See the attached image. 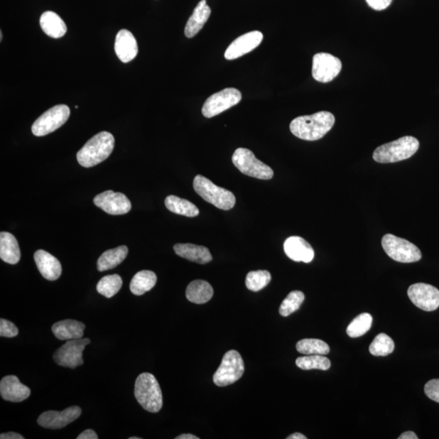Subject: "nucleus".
<instances>
[{
    "label": "nucleus",
    "instance_id": "9d476101",
    "mask_svg": "<svg viewBox=\"0 0 439 439\" xmlns=\"http://www.w3.org/2000/svg\"><path fill=\"white\" fill-rule=\"evenodd\" d=\"M242 99V94L235 88H226L211 95L202 106V114L207 118L221 114L222 112L237 105Z\"/></svg>",
    "mask_w": 439,
    "mask_h": 439
},
{
    "label": "nucleus",
    "instance_id": "6ab92c4d",
    "mask_svg": "<svg viewBox=\"0 0 439 439\" xmlns=\"http://www.w3.org/2000/svg\"><path fill=\"white\" fill-rule=\"evenodd\" d=\"M115 53L123 63H128L136 58L139 48L136 39L127 30L118 32L115 41Z\"/></svg>",
    "mask_w": 439,
    "mask_h": 439
},
{
    "label": "nucleus",
    "instance_id": "412c9836",
    "mask_svg": "<svg viewBox=\"0 0 439 439\" xmlns=\"http://www.w3.org/2000/svg\"><path fill=\"white\" fill-rule=\"evenodd\" d=\"M86 326L75 320H64L55 323L52 330L56 339L59 340H73L82 339Z\"/></svg>",
    "mask_w": 439,
    "mask_h": 439
},
{
    "label": "nucleus",
    "instance_id": "ddd939ff",
    "mask_svg": "<svg viewBox=\"0 0 439 439\" xmlns=\"http://www.w3.org/2000/svg\"><path fill=\"white\" fill-rule=\"evenodd\" d=\"M408 296L413 305L426 312L435 311L439 307V291L426 283H416L408 290Z\"/></svg>",
    "mask_w": 439,
    "mask_h": 439
},
{
    "label": "nucleus",
    "instance_id": "f03ea898",
    "mask_svg": "<svg viewBox=\"0 0 439 439\" xmlns=\"http://www.w3.org/2000/svg\"><path fill=\"white\" fill-rule=\"evenodd\" d=\"M114 135L100 132L94 135L77 154V160L84 168H91L104 161L114 149Z\"/></svg>",
    "mask_w": 439,
    "mask_h": 439
},
{
    "label": "nucleus",
    "instance_id": "72a5a7b5",
    "mask_svg": "<svg viewBox=\"0 0 439 439\" xmlns=\"http://www.w3.org/2000/svg\"><path fill=\"white\" fill-rule=\"evenodd\" d=\"M395 349V342L386 334H379L369 346V352L374 357H386Z\"/></svg>",
    "mask_w": 439,
    "mask_h": 439
},
{
    "label": "nucleus",
    "instance_id": "e433bc0d",
    "mask_svg": "<svg viewBox=\"0 0 439 439\" xmlns=\"http://www.w3.org/2000/svg\"><path fill=\"white\" fill-rule=\"evenodd\" d=\"M19 333L18 327L9 320H0V336L4 337H14Z\"/></svg>",
    "mask_w": 439,
    "mask_h": 439
},
{
    "label": "nucleus",
    "instance_id": "2eb2a0df",
    "mask_svg": "<svg viewBox=\"0 0 439 439\" xmlns=\"http://www.w3.org/2000/svg\"><path fill=\"white\" fill-rule=\"evenodd\" d=\"M81 414L82 409L77 406L67 408L62 412L48 411L39 416L38 423L45 429L59 430L72 423L80 418Z\"/></svg>",
    "mask_w": 439,
    "mask_h": 439
},
{
    "label": "nucleus",
    "instance_id": "c03bdc74",
    "mask_svg": "<svg viewBox=\"0 0 439 439\" xmlns=\"http://www.w3.org/2000/svg\"><path fill=\"white\" fill-rule=\"evenodd\" d=\"M176 439H199V437H197L193 435H190V433H185V435H181L175 438Z\"/></svg>",
    "mask_w": 439,
    "mask_h": 439
},
{
    "label": "nucleus",
    "instance_id": "1a4fd4ad",
    "mask_svg": "<svg viewBox=\"0 0 439 439\" xmlns=\"http://www.w3.org/2000/svg\"><path fill=\"white\" fill-rule=\"evenodd\" d=\"M70 109L65 104L56 105L45 112L33 124L32 133L37 137L45 136L64 125L69 119Z\"/></svg>",
    "mask_w": 439,
    "mask_h": 439
},
{
    "label": "nucleus",
    "instance_id": "423d86ee",
    "mask_svg": "<svg viewBox=\"0 0 439 439\" xmlns=\"http://www.w3.org/2000/svg\"><path fill=\"white\" fill-rule=\"evenodd\" d=\"M245 366L241 354L234 350L224 354L220 367L213 375V381L217 386H227L239 381L244 375Z\"/></svg>",
    "mask_w": 439,
    "mask_h": 439
},
{
    "label": "nucleus",
    "instance_id": "39448f33",
    "mask_svg": "<svg viewBox=\"0 0 439 439\" xmlns=\"http://www.w3.org/2000/svg\"><path fill=\"white\" fill-rule=\"evenodd\" d=\"M193 185L197 194L219 210H232L235 205L236 199L232 191L217 187L204 176L197 175Z\"/></svg>",
    "mask_w": 439,
    "mask_h": 439
},
{
    "label": "nucleus",
    "instance_id": "4c0bfd02",
    "mask_svg": "<svg viewBox=\"0 0 439 439\" xmlns=\"http://www.w3.org/2000/svg\"><path fill=\"white\" fill-rule=\"evenodd\" d=\"M425 393L427 397L439 403V379H433L425 386Z\"/></svg>",
    "mask_w": 439,
    "mask_h": 439
},
{
    "label": "nucleus",
    "instance_id": "4be33fe9",
    "mask_svg": "<svg viewBox=\"0 0 439 439\" xmlns=\"http://www.w3.org/2000/svg\"><path fill=\"white\" fill-rule=\"evenodd\" d=\"M210 15L211 9L206 0H201L185 27V36L189 38L195 37L205 26Z\"/></svg>",
    "mask_w": 439,
    "mask_h": 439
},
{
    "label": "nucleus",
    "instance_id": "c9c22d12",
    "mask_svg": "<svg viewBox=\"0 0 439 439\" xmlns=\"http://www.w3.org/2000/svg\"><path fill=\"white\" fill-rule=\"evenodd\" d=\"M271 274L266 270H258L251 271L246 275V286L247 289L257 292L267 286L271 281Z\"/></svg>",
    "mask_w": 439,
    "mask_h": 439
},
{
    "label": "nucleus",
    "instance_id": "79ce46f5",
    "mask_svg": "<svg viewBox=\"0 0 439 439\" xmlns=\"http://www.w3.org/2000/svg\"><path fill=\"white\" fill-rule=\"evenodd\" d=\"M399 439H418L416 433L413 431H407L398 438Z\"/></svg>",
    "mask_w": 439,
    "mask_h": 439
},
{
    "label": "nucleus",
    "instance_id": "0eeeda50",
    "mask_svg": "<svg viewBox=\"0 0 439 439\" xmlns=\"http://www.w3.org/2000/svg\"><path fill=\"white\" fill-rule=\"evenodd\" d=\"M381 245L388 256L397 262L414 263L422 257L418 246L393 234H386L381 239Z\"/></svg>",
    "mask_w": 439,
    "mask_h": 439
},
{
    "label": "nucleus",
    "instance_id": "a19ab883",
    "mask_svg": "<svg viewBox=\"0 0 439 439\" xmlns=\"http://www.w3.org/2000/svg\"><path fill=\"white\" fill-rule=\"evenodd\" d=\"M0 438L1 439H24L25 438L19 435V433H16L14 432H9V433H1V435H0Z\"/></svg>",
    "mask_w": 439,
    "mask_h": 439
},
{
    "label": "nucleus",
    "instance_id": "2f4dec72",
    "mask_svg": "<svg viewBox=\"0 0 439 439\" xmlns=\"http://www.w3.org/2000/svg\"><path fill=\"white\" fill-rule=\"evenodd\" d=\"M122 286V279L119 275L105 276L99 281L97 289L100 295L106 298L114 297L121 290Z\"/></svg>",
    "mask_w": 439,
    "mask_h": 439
},
{
    "label": "nucleus",
    "instance_id": "ea45409f",
    "mask_svg": "<svg viewBox=\"0 0 439 439\" xmlns=\"http://www.w3.org/2000/svg\"><path fill=\"white\" fill-rule=\"evenodd\" d=\"M77 438V439H97L98 435H97V433H95L93 430L89 429L80 433V435H78Z\"/></svg>",
    "mask_w": 439,
    "mask_h": 439
},
{
    "label": "nucleus",
    "instance_id": "5701e85b",
    "mask_svg": "<svg viewBox=\"0 0 439 439\" xmlns=\"http://www.w3.org/2000/svg\"><path fill=\"white\" fill-rule=\"evenodd\" d=\"M174 251L179 256L193 262L205 264L212 261L210 251L205 246L190 244H178L174 245Z\"/></svg>",
    "mask_w": 439,
    "mask_h": 439
},
{
    "label": "nucleus",
    "instance_id": "bb28decb",
    "mask_svg": "<svg viewBox=\"0 0 439 439\" xmlns=\"http://www.w3.org/2000/svg\"><path fill=\"white\" fill-rule=\"evenodd\" d=\"M128 255V247L120 246L114 249L106 251L99 258L97 269L99 272L116 268L123 262Z\"/></svg>",
    "mask_w": 439,
    "mask_h": 439
},
{
    "label": "nucleus",
    "instance_id": "dca6fc26",
    "mask_svg": "<svg viewBox=\"0 0 439 439\" xmlns=\"http://www.w3.org/2000/svg\"><path fill=\"white\" fill-rule=\"evenodd\" d=\"M263 33L260 31H251L236 38L224 53V58L228 60L238 59L247 53L252 52L260 46L263 40Z\"/></svg>",
    "mask_w": 439,
    "mask_h": 439
},
{
    "label": "nucleus",
    "instance_id": "473e14b6",
    "mask_svg": "<svg viewBox=\"0 0 439 439\" xmlns=\"http://www.w3.org/2000/svg\"><path fill=\"white\" fill-rule=\"evenodd\" d=\"M373 318L369 313H362L354 318L347 329V334L349 337H362L371 329L372 326Z\"/></svg>",
    "mask_w": 439,
    "mask_h": 439
},
{
    "label": "nucleus",
    "instance_id": "b1692460",
    "mask_svg": "<svg viewBox=\"0 0 439 439\" xmlns=\"http://www.w3.org/2000/svg\"><path fill=\"white\" fill-rule=\"evenodd\" d=\"M0 258L10 264H16L20 261V247L18 240L12 234L8 232L0 234Z\"/></svg>",
    "mask_w": 439,
    "mask_h": 439
},
{
    "label": "nucleus",
    "instance_id": "c756f323",
    "mask_svg": "<svg viewBox=\"0 0 439 439\" xmlns=\"http://www.w3.org/2000/svg\"><path fill=\"white\" fill-rule=\"evenodd\" d=\"M297 351L305 356L323 354L325 356L330 352L327 343L317 339H305L297 342Z\"/></svg>",
    "mask_w": 439,
    "mask_h": 439
},
{
    "label": "nucleus",
    "instance_id": "4468645a",
    "mask_svg": "<svg viewBox=\"0 0 439 439\" xmlns=\"http://www.w3.org/2000/svg\"><path fill=\"white\" fill-rule=\"evenodd\" d=\"M94 204L110 215H124L131 210V202L119 193L107 190L94 197Z\"/></svg>",
    "mask_w": 439,
    "mask_h": 439
},
{
    "label": "nucleus",
    "instance_id": "cd10ccee",
    "mask_svg": "<svg viewBox=\"0 0 439 439\" xmlns=\"http://www.w3.org/2000/svg\"><path fill=\"white\" fill-rule=\"evenodd\" d=\"M157 281L154 272L149 270H143L134 276L129 288L135 296H143L153 288Z\"/></svg>",
    "mask_w": 439,
    "mask_h": 439
},
{
    "label": "nucleus",
    "instance_id": "aec40b11",
    "mask_svg": "<svg viewBox=\"0 0 439 439\" xmlns=\"http://www.w3.org/2000/svg\"><path fill=\"white\" fill-rule=\"evenodd\" d=\"M35 261L38 271L44 278L55 281L60 277L62 273L60 262L49 252L43 250L37 251L35 253Z\"/></svg>",
    "mask_w": 439,
    "mask_h": 439
},
{
    "label": "nucleus",
    "instance_id": "a211bd4d",
    "mask_svg": "<svg viewBox=\"0 0 439 439\" xmlns=\"http://www.w3.org/2000/svg\"><path fill=\"white\" fill-rule=\"evenodd\" d=\"M286 255L296 262L310 263L314 258V250L305 239L299 236H292L284 243Z\"/></svg>",
    "mask_w": 439,
    "mask_h": 439
},
{
    "label": "nucleus",
    "instance_id": "a18cd8bd",
    "mask_svg": "<svg viewBox=\"0 0 439 439\" xmlns=\"http://www.w3.org/2000/svg\"><path fill=\"white\" fill-rule=\"evenodd\" d=\"M129 439H141L139 437H131Z\"/></svg>",
    "mask_w": 439,
    "mask_h": 439
},
{
    "label": "nucleus",
    "instance_id": "37998d69",
    "mask_svg": "<svg viewBox=\"0 0 439 439\" xmlns=\"http://www.w3.org/2000/svg\"><path fill=\"white\" fill-rule=\"evenodd\" d=\"M286 439H307V437L300 433H295L287 437Z\"/></svg>",
    "mask_w": 439,
    "mask_h": 439
},
{
    "label": "nucleus",
    "instance_id": "f8f14e48",
    "mask_svg": "<svg viewBox=\"0 0 439 439\" xmlns=\"http://www.w3.org/2000/svg\"><path fill=\"white\" fill-rule=\"evenodd\" d=\"M341 70V60L333 55L323 53L313 56V77L319 82L333 81L340 75Z\"/></svg>",
    "mask_w": 439,
    "mask_h": 439
},
{
    "label": "nucleus",
    "instance_id": "7ed1b4c3",
    "mask_svg": "<svg viewBox=\"0 0 439 439\" xmlns=\"http://www.w3.org/2000/svg\"><path fill=\"white\" fill-rule=\"evenodd\" d=\"M134 396L139 403L150 413H158L163 406V396L158 381L149 373L141 374L135 381Z\"/></svg>",
    "mask_w": 439,
    "mask_h": 439
},
{
    "label": "nucleus",
    "instance_id": "c85d7f7f",
    "mask_svg": "<svg viewBox=\"0 0 439 439\" xmlns=\"http://www.w3.org/2000/svg\"><path fill=\"white\" fill-rule=\"evenodd\" d=\"M165 204L166 207L170 212L188 217H195L198 216L200 210L193 202L179 198L175 195L168 196L166 199Z\"/></svg>",
    "mask_w": 439,
    "mask_h": 439
},
{
    "label": "nucleus",
    "instance_id": "49530a36",
    "mask_svg": "<svg viewBox=\"0 0 439 439\" xmlns=\"http://www.w3.org/2000/svg\"><path fill=\"white\" fill-rule=\"evenodd\" d=\"M0 39H1V41H2V39H3V33H2V32H1V33H0Z\"/></svg>",
    "mask_w": 439,
    "mask_h": 439
},
{
    "label": "nucleus",
    "instance_id": "f257e3e1",
    "mask_svg": "<svg viewBox=\"0 0 439 439\" xmlns=\"http://www.w3.org/2000/svg\"><path fill=\"white\" fill-rule=\"evenodd\" d=\"M335 122V116L329 112H319L310 116H302L293 120L291 131L297 138L306 141L323 139Z\"/></svg>",
    "mask_w": 439,
    "mask_h": 439
},
{
    "label": "nucleus",
    "instance_id": "a878e982",
    "mask_svg": "<svg viewBox=\"0 0 439 439\" xmlns=\"http://www.w3.org/2000/svg\"><path fill=\"white\" fill-rule=\"evenodd\" d=\"M43 31L50 38H60L67 32V26L60 16L54 12H45L40 18Z\"/></svg>",
    "mask_w": 439,
    "mask_h": 439
},
{
    "label": "nucleus",
    "instance_id": "6e6552de",
    "mask_svg": "<svg viewBox=\"0 0 439 439\" xmlns=\"http://www.w3.org/2000/svg\"><path fill=\"white\" fill-rule=\"evenodd\" d=\"M234 165L245 175L261 180H269L273 177L271 168L256 158L254 153L246 148H238L232 156Z\"/></svg>",
    "mask_w": 439,
    "mask_h": 439
},
{
    "label": "nucleus",
    "instance_id": "58836bf2",
    "mask_svg": "<svg viewBox=\"0 0 439 439\" xmlns=\"http://www.w3.org/2000/svg\"><path fill=\"white\" fill-rule=\"evenodd\" d=\"M369 6L376 11L385 10L391 4L392 0H366Z\"/></svg>",
    "mask_w": 439,
    "mask_h": 439
},
{
    "label": "nucleus",
    "instance_id": "7c9ffc66",
    "mask_svg": "<svg viewBox=\"0 0 439 439\" xmlns=\"http://www.w3.org/2000/svg\"><path fill=\"white\" fill-rule=\"evenodd\" d=\"M296 365L303 370H328L330 368V360L323 354H310L297 358Z\"/></svg>",
    "mask_w": 439,
    "mask_h": 439
},
{
    "label": "nucleus",
    "instance_id": "f3484780",
    "mask_svg": "<svg viewBox=\"0 0 439 439\" xmlns=\"http://www.w3.org/2000/svg\"><path fill=\"white\" fill-rule=\"evenodd\" d=\"M0 394L4 401L20 403L30 397L31 391L21 384L18 376L9 375L0 381Z\"/></svg>",
    "mask_w": 439,
    "mask_h": 439
},
{
    "label": "nucleus",
    "instance_id": "393cba45",
    "mask_svg": "<svg viewBox=\"0 0 439 439\" xmlns=\"http://www.w3.org/2000/svg\"><path fill=\"white\" fill-rule=\"evenodd\" d=\"M188 300L196 305H204L213 296L212 286L204 280H195L190 283L185 291Z\"/></svg>",
    "mask_w": 439,
    "mask_h": 439
},
{
    "label": "nucleus",
    "instance_id": "f704fd0d",
    "mask_svg": "<svg viewBox=\"0 0 439 439\" xmlns=\"http://www.w3.org/2000/svg\"><path fill=\"white\" fill-rule=\"evenodd\" d=\"M305 300V296L300 291H291L281 303L279 308L281 316L288 317L291 314L299 310L302 303Z\"/></svg>",
    "mask_w": 439,
    "mask_h": 439
},
{
    "label": "nucleus",
    "instance_id": "20e7f679",
    "mask_svg": "<svg viewBox=\"0 0 439 439\" xmlns=\"http://www.w3.org/2000/svg\"><path fill=\"white\" fill-rule=\"evenodd\" d=\"M419 141L412 136H405L379 146L373 158L381 164L396 163L409 159L419 148Z\"/></svg>",
    "mask_w": 439,
    "mask_h": 439
},
{
    "label": "nucleus",
    "instance_id": "9b49d317",
    "mask_svg": "<svg viewBox=\"0 0 439 439\" xmlns=\"http://www.w3.org/2000/svg\"><path fill=\"white\" fill-rule=\"evenodd\" d=\"M91 343L89 339H78L67 341L54 354V360L62 367L75 369L83 364L84 349Z\"/></svg>",
    "mask_w": 439,
    "mask_h": 439
}]
</instances>
